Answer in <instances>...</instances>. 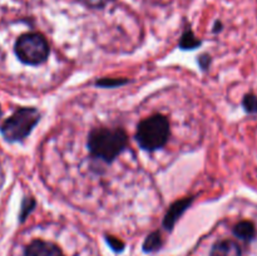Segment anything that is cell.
<instances>
[{
  "mask_svg": "<svg viewBox=\"0 0 257 256\" xmlns=\"http://www.w3.org/2000/svg\"><path fill=\"white\" fill-rule=\"evenodd\" d=\"M105 240H107L108 245H109L114 251H122L123 248H124V243H123L119 238L112 237V236H107Z\"/></svg>",
  "mask_w": 257,
  "mask_h": 256,
  "instance_id": "14",
  "label": "cell"
},
{
  "mask_svg": "<svg viewBox=\"0 0 257 256\" xmlns=\"http://www.w3.org/2000/svg\"><path fill=\"white\" fill-rule=\"evenodd\" d=\"M170 137V122L162 114H155L146 118L138 124L136 140L146 151L162 148Z\"/></svg>",
  "mask_w": 257,
  "mask_h": 256,
  "instance_id": "2",
  "label": "cell"
},
{
  "mask_svg": "<svg viewBox=\"0 0 257 256\" xmlns=\"http://www.w3.org/2000/svg\"><path fill=\"white\" fill-rule=\"evenodd\" d=\"M193 198L192 197H186L182 198V200L176 201L175 203L170 206L167 213L165 215V218H163V226L166 227V230H172L175 223L177 222L178 218L183 215L186 210L188 208V206L192 203Z\"/></svg>",
  "mask_w": 257,
  "mask_h": 256,
  "instance_id": "5",
  "label": "cell"
},
{
  "mask_svg": "<svg viewBox=\"0 0 257 256\" xmlns=\"http://www.w3.org/2000/svg\"><path fill=\"white\" fill-rule=\"evenodd\" d=\"M24 256H63V253L54 243L35 240L25 248Z\"/></svg>",
  "mask_w": 257,
  "mask_h": 256,
  "instance_id": "6",
  "label": "cell"
},
{
  "mask_svg": "<svg viewBox=\"0 0 257 256\" xmlns=\"http://www.w3.org/2000/svg\"><path fill=\"white\" fill-rule=\"evenodd\" d=\"M211 256H241V248L235 241L222 240L213 245Z\"/></svg>",
  "mask_w": 257,
  "mask_h": 256,
  "instance_id": "7",
  "label": "cell"
},
{
  "mask_svg": "<svg viewBox=\"0 0 257 256\" xmlns=\"http://www.w3.org/2000/svg\"><path fill=\"white\" fill-rule=\"evenodd\" d=\"M40 114L35 108H20L2 124V133L9 142L23 141L39 122Z\"/></svg>",
  "mask_w": 257,
  "mask_h": 256,
  "instance_id": "3",
  "label": "cell"
},
{
  "mask_svg": "<svg viewBox=\"0 0 257 256\" xmlns=\"http://www.w3.org/2000/svg\"><path fill=\"white\" fill-rule=\"evenodd\" d=\"M128 83L127 79H117V78H103V79L97 80L95 85H99V87H117V85H122Z\"/></svg>",
  "mask_w": 257,
  "mask_h": 256,
  "instance_id": "11",
  "label": "cell"
},
{
  "mask_svg": "<svg viewBox=\"0 0 257 256\" xmlns=\"http://www.w3.org/2000/svg\"><path fill=\"white\" fill-rule=\"evenodd\" d=\"M201 44V42L198 39H196V37L193 35L192 30L188 29L183 33L182 38H181L180 42V47L182 49H195L196 47Z\"/></svg>",
  "mask_w": 257,
  "mask_h": 256,
  "instance_id": "10",
  "label": "cell"
},
{
  "mask_svg": "<svg viewBox=\"0 0 257 256\" xmlns=\"http://www.w3.org/2000/svg\"><path fill=\"white\" fill-rule=\"evenodd\" d=\"M15 54L25 64H42L49 55V45L39 33H27L15 43Z\"/></svg>",
  "mask_w": 257,
  "mask_h": 256,
  "instance_id": "4",
  "label": "cell"
},
{
  "mask_svg": "<svg viewBox=\"0 0 257 256\" xmlns=\"http://www.w3.org/2000/svg\"><path fill=\"white\" fill-rule=\"evenodd\" d=\"M127 147V135L120 128H94L88 137V148L93 157L110 163Z\"/></svg>",
  "mask_w": 257,
  "mask_h": 256,
  "instance_id": "1",
  "label": "cell"
},
{
  "mask_svg": "<svg viewBox=\"0 0 257 256\" xmlns=\"http://www.w3.org/2000/svg\"><path fill=\"white\" fill-rule=\"evenodd\" d=\"M233 233L237 236L238 238L245 241H250L255 237L256 230L255 225L251 221H241L237 225L233 227Z\"/></svg>",
  "mask_w": 257,
  "mask_h": 256,
  "instance_id": "8",
  "label": "cell"
},
{
  "mask_svg": "<svg viewBox=\"0 0 257 256\" xmlns=\"http://www.w3.org/2000/svg\"><path fill=\"white\" fill-rule=\"evenodd\" d=\"M162 246V237L158 231H155L151 235L147 236V238L143 242V250L146 252H155V251L160 250Z\"/></svg>",
  "mask_w": 257,
  "mask_h": 256,
  "instance_id": "9",
  "label": "cell"
},
{
  "mask_svg": "<svg viewBox=\"0 0 257 256\" xmlns=\"http://www.w3.org/2000/svg\"><path fill=\"white\" fill-rule=\"evenodd\" d=\"M34 206H35V202L34 200H32V198H27V200L23 202V210H22V215H20L22 221L25 220L27 215L33 210V208H34Z\"/></svg>",
  "mask_w": 257,
  "mask_h": 256,
  "instance_id": "13",
  "label": "cell"
},
{
  "mask_svg": "<svg viewBox=\"0 0 257 256\" xmlns=\"http://www.w3.org/2000/svg\"><path fill=\"white\" fill-rule=\"evenodd\" d=\"M243 107L246 112L257 113V97L253 94H247L243 98Z\"/></svg>",
  "mask_w": 257,
  "mask_h": 256,
  "instance_id": "12",
  "label": "cell"
},
{
  "mask_svg": "<svg viewBox=\"0 0 257 256\" xmlns=\"http://www.w3.org/2000/svg\"><path fill=\"white\" fill-rule=\"evenodd\" d=\"M210 62H211V59H210V57H207V55H202V58H201V59H200L201 67H202L203 69H206V68L208 67Z\"/></svg>",
  "mask_w": 257,
  "mask_h": 256,
  "instance_id": "15",
  "label": "cell"
}]
</instances>
